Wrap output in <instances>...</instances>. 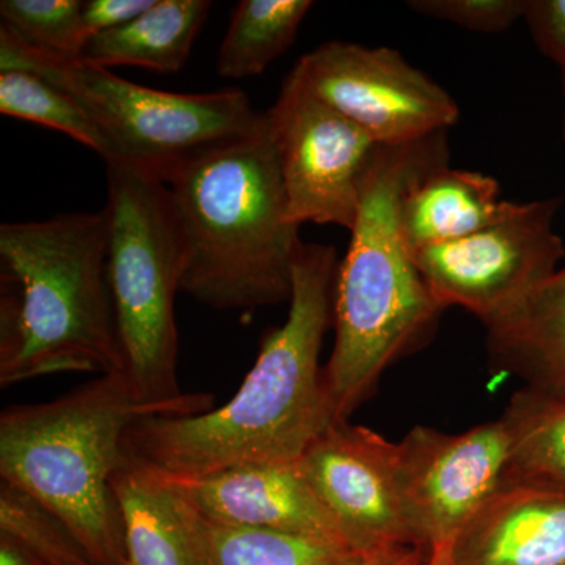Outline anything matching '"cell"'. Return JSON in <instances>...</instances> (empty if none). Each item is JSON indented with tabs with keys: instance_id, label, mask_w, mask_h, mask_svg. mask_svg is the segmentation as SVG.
I'll return each instance as SVG.
<instances>
[{
	"instance_id": "5bb4252c",
	"label": "cell",
	"mask_w": 565,
	"mask_h": 565,
	"mask_svg": "<svg viewBox=\"0 0 565 565\" xmlns=\"http://www.w3.org/2000/svg\"><path fill=\"white\" fill-rule=\"evenodd\" d=\"M455 565H565V487L512 482L452 542Z\"/></svg>"
},
{
	"instance_id": "3957f363",
	"label": "cell",
	"mask_w": 565,
	"mask_h": 565,
	"mask_svg": "<svg viewBox=\"0 0 565 565\" xmlns=\"http://www.w3.org/2000/svg\"><path fill=\"white\" fill-rule=\"evenodd\" d=\"M0 385L121 373L107 278V221L62 214L0 225Z\"/></svg>"
},
{
	"instance_id": "277c9868",
	"label": "cell",
	"mask_w": 565,
	"mask_h": 565,
	"mask_svg": "<svg viewBox=\"0 0 565 565\" xmlns=\"http://www.w3.org/2000/svg\"><path fill=\"white\" fill-rule=\"evenodd\" d=\"M180 230V291L221 311L291 300L299 226L288 221L269 125L215 148L167 182Z\"/></svg>"
},
{
	"instance_id": "4dcf8cb0",
	"label": "cell",
	"mask_w": 565,
	"mask_h": 565,
	"mask_svg": "<svg viewBox=\"0 0 565 565\" xmlns=\"http://www.w3.org/2000/svg\"><path fill=\"white\" fill-rule=\"evenodd\" d=\"M561 70V76H563V92H564V106H565V65ZM564 140H565V109H564Z\"/></svg>"
},
{
	"instance_id": "7402d4cb",
	"label": "cell",
	"mask_w": 565,
	"mask_h": 565,
	"mask_svg": "<svg viewBox=\"0 0 565 565\" xmlns=\"http://www.w3.org/2000/svg\"><path fill=\"white\" fill-rule=\"evenodd\" d=\"M0 111L73 137L109 161L103 134L73 98L29 71H0Z\"/></svg>"
},
{
	"instance_id": "52a82bcc",
	"label": "cell",
	"mask_w": 565,
	"mask_h": 565,
	"mask_svg": "<svg viewBox=\"0 0 565 565\" xmlns=\"http://www.w3.org/2000/svg\"><path fill=\"white\" fill-rule=\"evenodd\" d=\"M107 278L122 370L141 403L189 404L177 377L174 296L182 247L169 185L128 163H106Z\"/></svg>"
},
{
	"instance_id": "ac0fdd59",
	"label": "cell",
	"mask_w": 565,
	"mask_h": 565,
	"mask_svg": "<svg viewBox=\"0 0 565 565\" xmlns=\"http://www.w3.org/2000/svg\"><path fill=\"white\" fill-rule=\"evenodd\" d=\"M211 6L207 0H154L136 20L93 35L82 58L104 68L134 65L178 73L191 55Z\"/></svg>"
},
{
	"instance_id": "d6986e66",
	"label": "cell",
	"mask_w": 565,
	"mask_h": 565,
	"mask_svg": "<svg viewBox=\"0 0 565 565\" xmlns=\"http://www.w3.org/2000/svg\"><path fill=\"white\" fill-rule=\"evenodd\" d=\"M178 501L200 565H359L363 559L360 553L332 542L211 522Z\"/></svg>"
},
{
	"instance_id": "2e32d148",
	"label": "cell",
	"mask_w": 565,
	"mask_h": 565,
	"mask_svg": "<svg viewBox=\"0 0 565 565\" xmlns=\"http://www.w3.org/2000/svg\"><path fill=\"white\" fill-rule=\"evenodd\" d=\"M500 184L484 173L438 167L416 181L401 210L412 253L462 239L503 221L516 204L501 200Z\"/></svg>"
},
{
	"instance_id": "83f0119b",
	"label": "cell",
	"mask_w": 565,
	"mask_h": 565,
	"mask_svg": "<svg viewBox=\"0 0 565 565\" xmlns=\"http://www.w3.org/2000/svg\"><path fill=\"white\" fill-rule=\"evenodd\" d=\"M424 556L418 550L411 546H397V548L381 550L363 556L359 565H412Z\"/></svg>"
},
{
	"instance_id": "8fae6325",
	"label": "cell",
	"mask_w": 565,
	"mask_h": 565,
	"mask_svg": "<svg viewBox=\"0 0 565 565\" xmlns=\"http://www.w3.org/2000/svg\"><path fill=\"white\" fill-rule=\"evenodd\" d=\"M397 448V476L415 548L452 544L475 515L508 484L503 418L460 434L416 426Z\"/></svg>"
},
{
	"instance_id": "ffe728a7",
	"label": "cell",
	"mask_w": 565,
	"mask_h": 565,
	"mask_svg": "<svg viewBox=\"0 0 565 565\" xmlns=\"http://www.w3.org/2000/svg\"><path fill=\"white\" fill-rule=\"evenodd\" d=\"M501 418L511 441L508 484L565 487V394L526 386L512 396Z\"/></svg>"
},
{
	"instance_id": "f546056e",
	"label": "cell",
	"mask_w": 565,
	"mask_h": 565,
	"mask_svg": "<svg viewBox=\"0 0 565 565\" xmlns=\"http://www.w3.org/2000/svg\"><path fill=\"white\" fill-rule=\"evenodd\" d=\"M412 565H455L452 559V544H441L435 546L429 556L416 561Z\"/></svg>"
},
{
	"instance_id": "7a4b0ae2",
	"label": "cell",
	"mask_w": 565,
	"mask_h": 565,
	"mask_svg": "<svg viewBox=\"0 0 565 565\" xmlns=\"http://www.w3.org/2000/svg\"><path fill=\"white\" fill-rule=\"evenodd\" d=\"M448 132L382 145L366 184L334 292V345L322 367L334 422H349L394 362L433 338L445 308L405 243L401 210L427 173L448 166Z\"/></svg>"
},
{
	"instance_id": "603a6c76",
	"label": "cell",
	"mask_w": 565,
	"mask_h": 565,
	"mask_svg": "<svg viewBox=\"0 0 565 565\" xmlns=\"http://www.w3.org/2000/svg\"><path fill=\"white\" fill-rule=\"evenodd\" d=\"M0 537L20 546L36 565H98L57 516L3 482Z\"/></svg>"
},
{
	"instance_id": "8992f818",
	"label": "cell",
	"mask_w": 565,
	"mask_h": 565,
	"mask_svg": "<svg viewBox=\"0 0 565 565\" xmlns=\"http://www.w3.org/2000/svg\"><path fill=\"white\" fill-rule=\"evenodd\" d=\"M9 70L29 71L68 93L103 134L106 163H128L166 184L206 152L250 137L266 122L244 92L154 90L85 58L33 50L0 25V71Z\"/></svg>"
},
{
	"instance_id": "9a60e30c",
	"label": "cell",
	"mask_w": 565,
	"mask_h": 565,
	"mask_svg": "<svg viewBox=\"0 0 565 565\" xmlns=\"http://www.w3.org/2000/svg\"><path fill=\"white\" fill-rule=\"evenodd\" d=\"M486 329L494 371L565 394V266Z\"/></svg>"
},
{
	"instance_id": "f1b7e54d",
	"label": "cell",
	"mask_w": 565,
	"mask_h": 565,
	"mask_svg": "<svg viewBox=\"0 0 565 565\" xmlns=\"http://www.w3.org/2000/svg\"><path fill=\"white\" fill-rule=\"evenodd\" d=\"M0 565H35L28 553L9 539L0 537Z\"/></svg>"
},
{
	"instance_id": "9c48e42d",
	"label": "cell",
	"mask_w": 565,
	"mask_h": 565,
	"mask_svg": "<svg viewBox=\"0 0 565 565\" xmlns=\"http://www.w3.org/2000/svg\"><path fill=\"white\" fill-rule=\"evenodd\" d=\"M264 114L277 148L289 223L351 232L382 145L316 98L292 73Z\"/></svg>"
},
{
	"instance_id": "4fadbf2b",
	"label": "cell",
	"mask_w": 565,
	"mask_h": 565,
	"mask_svg": "<svg viewBox=\"0 0 565 565\" xmlns=\"http://www.w3.org/2000/svg\"><path fill=\"white\" fill-rule=\"evenodd\" d=\"M156 475L211 522L280 531L351 548L343 531L300 475L297 462L247 465L199 479Z\"/></svg>"
},
{
	"instance_id": "30bf717a",
	"label": "cell",
	"mask_w": 565,
	"mask_h": 565,
	"mask_svg": "<svg viewBox=\"0 0 565 565\" xmlns=\"http://www.w3.org/2000/svg\"><path fill=\"white\" fill-rule=\"evenodd\" d=\"M291 73L379 145L423 140L459 121L452 96L390 47L330 41Z\"/></svg>"
},
{
	"instance_id": "484cf974",
	"label": "cell",
	"mask_w": 565,
	"mask_h": 565,
	"mask_svg": "<svg viewBox=\"0 0 565 565\" xmlns=\"http://www.w3.org/2000/svg\"><path fill=\"white\" fill-rule=\"evenodd\" d=\"M523 20L539 51L563 68L565 65V0H525Z\"/></svg>"
},
{
	"instance_id": "6da1fadb",
	"label": "cell",
	"mask_w": 565,
	"mask_h": 565,
	"mask_svg": "<svg viewBox=\"0 0 565 565\" xmlns=\"http://www.w3.org/2000/svg\"><path fill=\"white\" fill-rule=\"evenodd\" d=\"M340 263L333 245L300 244L288 319L264 334L233 399L200 415L139 419L122 438L126 459L174 479L296 463L334 423L319 355L333 323Z\"/></svg>"
},
{
	"instance_id": "1f68e13d",
	"label": "cell",
	"mask_w": 565,
	"mask_h": 565,
	"mask_svg": "<svg viewBox=\"0 0 565 565\" xmlns=\"http://www.w3.org/2000/svg\"><path fill=\"white\" fill-rule=\"evenodd\" d=\"M33 564H35V563H33ZM35 565H36V564H35Z\"/></svg>"
},
{
	"instance_id": "d4e9b609",
	"label": "cell",
	"mask_w": 565,
	"mask_h": 565,
	"mask_svg": "<svg viewBox=\"0 0 565 565\" xmlns=\"http://www.w3.org/2000/svg\"><path fill=\"white\" fill-rule=\"evenodd\" d=\"M525 0H412L408 9L467 31L500 33L523 18Z\"/></svg>"
},
{
	"instance_id": "5b68a950",
	"label": "cell",
	"mask_w": 565,
	"mask_h": 565,
	"mask_svg": "<svg viewBox=\"0 0 565 565\" xmlns=\"http://www.w3.org/2000/svg\"><path fill=\"white\" fill-rule=\"evenodd\" d=\"M203 393L189 404L141 403L125 375L103 374L50 401L0 415V478L57 516L98 565H128L111 478L122 438L139 419L212 411Z\"/></svg>"
},
{
	"instance_id": "44dd1931",
	"label": "cell",
	"mask_w": 565,
	"mask_h": 565,
	"mask_svg": "<svg viewBox=\"0 0 565 565\" xmlns=\"http://www.w3.org/2000/svg\"><path fill=\"white\" fill-rule=\"evenodd\" d=\"M310 0H243L234 10L217 57L230 79L258 76L292 46Z\"/></svg>"
},
{
	"instance_id": "7c38bea8",
	"label": "cell",
	"mask_w": 565,
	"mask_h": 565,
	"mask_svg": "<svg viewBox=\"0 0 565 565\" xmlns=\"http://www.w3.org/2000/svg\"><path fill=\"white\" fill-rule=\"evenodd\" d=\"M297 468L356 553L415 548L401 494L396 444L367 427L334 422L297 460Z\"/></svg>"
},
{
	"instance_id": "cb8c5ba5",
	"label": "cell",
	"mask_w": 565,
	"mask_h": 565,
	"mask_svg": "<svg viewBox=\"0 0 565 565\" xmlns=\"http://www.w3.org/2000/svg\"><path fill=\"white\" fill-rule=\"evenodd\" d=\"M2 25L33 50L82 57L92 39L79 0H2Z\"/></svg>"
},
{
	"instance_id": "ba28073f",
	"label": "cell",
	"mask_w": 565,
	"mask_h": 565,
	"mask_svg": "<svg viewBox=\"0 0 565 565\" xmlns=\"http://www.w3.org/2000/svg\"><path fill=\"white\" fill-rule=\"evenodd\" d=\"M559 200L519 203L503 221L452 243L415 253L441 307H462L489 326L519 307L565 256L555 232Z\"/></svg>"
},
{
	"instance_id": "e0dca14e",
	"label": "cell",
	"mask_w": 565,
	"mask_h": 565,
	"mask_svg": "<svg viewBox=\"0 0 565 565\" xmlns=\"http://www.w3.org/2000/svg\"><path fill=\"white\" fill-rule=\"evenodd\" d=\"M128 565H200L180 501L150 468L125 457L111 478Z\"/></svg>"
},
{
	"instance_id": "4316f807",
	"label": "cell",
	"mask_w": 565,
	"mask_h": 565,
	"mask_svg": "<svg viewBox=\"0 0 565 565\" xmlns=\"http://www.w3.org/2000/svg\"><path fill=\"white\" fill-rule=\"evenodd\" d=\"M154 0H90L84 2V21L90 35L114 31L140 17Z\"/></svg>"
}]
</instances>
